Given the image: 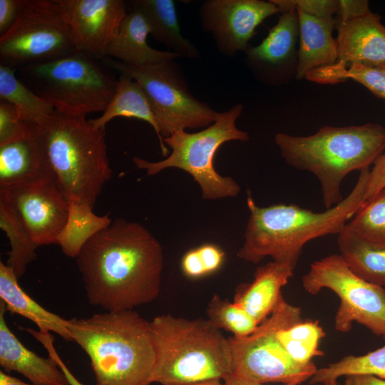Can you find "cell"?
<instances>
[{
	"mask_svg": "<svg viewBox=\"0 0 385 385\" xmlns=\"http://www.w3.org/2000/svg\"><path fill=\"white\" fill-rule=\"evenodd\" d=\"M0 385H34L29 384L19 380L17 378L11 376V375L6 374L3 371H0Z\"/></svg>",
	"mask_w": 385,
	"mask_h": 385,
	"instance_id": "cell-43",
	"label": "cell"
},
{
	"mask_svg": "<svg viewBox=\"0 0 385 385\" xmlns=\"http://www.w3.org/2000/svg\"><path fill=\"white\" fill-rule=\"evenodd\" d=\"M76 50L59 0H23L15 23L0 37L1 64L13 68L46 62Z\"/></svg>",
	"mask_w": 385,
	"mask_h": 385,
	"instance_id": "cell-11",
	"label": "cell"
},
{
	"mask_svg": "<svg viewBox=\"0 0 385 385\" xmlns=\"http://www.w3.org/2000/svg\"><path fill=\"white\" fill-rule=\"evenodd\" d=\"M276 4L281 13L291 9L302 11L319 18L334 17L337 14L339 1L335 0H271Z\"/></svg>",
	"mask_w": 385,
	"mask_h": 385,
	"instance_id": "cell-37",
	"label": "cell"
},
{
	"mask_svg": "<svg viewBox=\"0 0 385 385\" xmlns=\"http://www.w3.org/2000/svg\"><path fill=\"white\" fill-rule=\"evenodd\" d=\"M224 251L217 245L207 243L188 251L181 259V270L188 278L199 279L215 273L225 260Z\"/></svg>",
	"mask_w": 385,
	"mask_h": 385,
	"instance_id": "cell-35",
	"label": "cell"
},
{
	"mask_svg": "<svg viewBox=\"0 0 385 385\" xmlns=\"http://www.w3.org/2000/svg\"><path fill=\"white\" fill-rule=\"evenodd\" d=\"M99 59L76 50L46 62L21 67L34 92L59 113L86 117L104 112L116 91L118 79Z\"/></svg>",
	"mask_w": 385,
	"mask_h": 385,
	"instance_id": "cell-7",
	"label": "cell"
},
{
	"mask_svg": "<svg viewBox=\"0 0 385 385\" xmlns=\"http://www.w3.org/2000/svg\"><path fill=\"white\" fill-rule=\"evenodd\" d=\"M126 3L129 10H138L143 14L155 40L180 57L200 56L197 48L181 34L173 0H133Z\"/></svg>",
	"mask_w": 385,
	"mask_h": 385,
	"instance_id": "cell-24",
	"label": "cell"
},
{
	"mask_svg": "<svg viewBox=\"0 0 385 385\" xmlns=\"http://www.w3.org/2000/svg\"><path fill=\"white\" fill-rule=\"evenodd\" d=\"M99 60L140 84L149 100L163 139L186 128H207L219 115L194 97L180 66L174 60L145 66L130 65L106 56Z\"/></svg>",
	"mask_w": 385,
	"mask_h": 385,
	"instance_id": "cell-9",
	"label": "cell"
},
{
	"mask_svg": "<svg viewBox=\"0 0 385 385\" xmlns=\"http://www.w3.org/2000/svg\"><path fill=\"white\" fill-rule=\"evenodd\" d=\"M29 125L24 123L17 109L11 103L0 101V145L24 138Z\"/></svg>",
	"mask_w": 385,
	"mask_h": 385,
	"instance_id": "cell-36",
	"label": "cell"
},
{
	"mask_svg": "<svg viewBox=\"0 0 385 385\" xmlns=\"http://www.w3.org/2000/svg\"><path fill=\"white\" fill-rule=\"evenodd\" d=\"M299 26L297 9L282 13L277 23L257 46L245 51V62L255 76L265 83L284 81L297 61Z\"/></svg>",
	"mask_w": 385,
	"mask_h": 385,
	"instance_id": "cell-16",
	"label": "cell"
},
{
	"mask_svg": "<svg viewBox=\"0 0 385 385\" xmlns=\"http://www.w3.org/2000/svg\"><path fill=\"white\" fill-rule=\"evenodd\" d=\"M117 117L133 118L148 123L155 130L158 138L163 156H167L168 149L160 135V128L149 100L140 84L124 74H120L115 93L102 115L90 123L97 128L105 129L106 125Z\"/></svg>",
	"mask_w": 385,
	"mask_h": 385,
	"instance_id": "cell-25",
	"label": "cell"
},
{
	"mask_svg": "<svg viewBox=\"0 0 385 385\" xmlns=\"http://www.w3.org/2000/svg\"><path fill=\"white\" fill-rule=\"evenodd\" d=\"M0 227L6 234L11 246L6 265L19 279L27 266L36 259V250L39 245L32 240L9 201L1 194Z\"/></svg>",
	"mask_w": 385,
	"mask_h": 385,
	"instance_id": "cell-30",
	"label": "cell"
},
{
	"mask_svg": "<svg viewBox=\"0 0 385 385\" xmlns=\"http://www.w3.org/2000/svg\"><path fill=\"white\" fill-rule=\"evenodd\" d=\"M336 38L335 68L351 63H385V26L381 16L370 12L345 21H339Z\"/></svg>",
	"mask_w": 385,
	"mask_h": 385,
	"instance_id": "cell-17",
	"label": "cell"
},
{
	"mask_svg": "<svg viewBox=\"0 0 385 385\" xmlns=\"http://www.w3.org/2000/svg\"><path fill=\"white\" fill-rule=\"evenodd\" d=\"M274 142L285 162L313 173L320 183L323 203L332 208L343 200L341 185L354 170L374 165L385 150V128L361 125L322 127L308 136L278 133Z\"/></svg>",
	"mask_w": 385,
	"mask_h": 385,
	"instance_id": "cell-5",
	"label": "cell"
},
{
	"mask_svg": "<svg viewBox=\"0 0 385 385\" xmlns=\"http://www.w3.org/2000/svg\"><path fill=\"white\" fill-rule=\"evenodd\" d=\"M207 319L217 329H224L235 337H246L257 328L259 324L234 302L214 294L206 310Z\"/></svg>",
	"mask_w": 385,
	"mask_h": 385,
	"instance_id": "cell-34",
	"label": "cell"
},
{
	"mask_svg": "<svg viewBox=\"0 0 385 385\" xmlns=\"http://www.w3.org/2000/svg\"><path fill=\"white\" fill-rule=\"evenodd\" d=\"M354 374H370L385 380V344L364 355H349L317 369L309 384L335 382L339 377Z\"/></svg>",
	"mask_w": 385,
	"mask_h": 385,
	"instance_id": "cell-31",
	"label": "cell"
},
{
	"mask_svg": "<svg viewBox=\"0 0 385 385\" xmlns=\"http://www.w3.org/2000/svg\"><path fill=\"white\" fill-rule=\"evenodd\" d=\"M302 284L312 295L323 288L338 295L340 304L334 317L337 331L349 332L356 322L385 337V289L357 276L341 255H330L312 262Z\"/></svg>",
	"mask_w": 385,
	"mask_h": 385,
	"instance_id": "cell-12",
	"label": "cell"
},
{
	"mask_svg": "<svg viewBox=\"0 0 385 385\" xmlns=\"http://www.w3.org/2000/svg\"><path fill=\"white\" fill-rule=\"evenodd\" d=\"M370 12L369 3L366 0H339L337 14H338L337 19L339 21H345L366 15Z\"/></svg>",
	"mask_w": 385,
	"mask_h": 385,
	"instance_id": "cell-41",
	"label": "cell"
},
{
	"mask_svg": "<svg viewBox=\"0 0 385 385\" xmlns=\"http://www.w3.org/2000/svg\"><path fill=\"white\" fill-rule=\"evenodd\" d=\"M282 296L271 314L251 334L227 338L232 375L259 384L281 382L299 385L317 371L313 362L294 361L277 337L281 324L295 309Z\"/></svg>",
	"mask_w": 385,
	"mask_h": 385,
	"instance_id": "cell-10",
	"label": "cell"
},
{
	"mask_svg": "<svg viewBox=\"0 0 385 385\" xmlns=\"http://www.w3.org/2000/svg\"><path fill=\"white\" fill-rule=\"evenodd\" d=\"M306 78L324 83L351 79L363 85L376 96L385 99V63H351L343 68L327 66L312 71Z\"/></svg>",
	"mask_w": 385,
	"mask_h": 385,
	"instance_id": "cell-32",
	"label": "cell"
},
{
	"mask_svg": "<svg viewBox=\"0 0 385 385\" xmlns=\"http://www.w3.org/2000/svg\"><path fill=\"white\" fill-rule=\"evenodd\" d=\"M15 68L0 64V98L14 105L21 120L36 125L55 112L54 107L15 76Z\"/></svg>",
	"mask_w": 385,
	"mask_h": 385,
	"instance_id": "cell-29",
	"label": "cell"
},
{
	"mask_svg": "<svg viewBox=\"0 0 385 385\" xmlns=\"http://www.w3.org/2000/svg\"><path fill=\"white\" fill-rule=\"evenodd\" d=\"M43 180L54 179L29 126L24 138L0 145V188Z\"/></svg>",
	"mask_w": 385,
	"mask_h": 385,
	"instance_id": "cell-22",
	"label": "cell"
},
{
	"mask_svg": "<svg viewBox=\"0 0 385 385\" xmlns=\"http://www.w3.org/2000/svg\"><path fill=\"white\" fill-rule=\"evenodd\" d=\"M296 9L299 35L295 77L301 80L313 71L337 63V43L332 32L339 21L334 17H316Z\"/></svg>",
	"mask_w": 385,
	"mask_h": 385,
	"instance_id": "cell-19",
	"label": "cell"
},
{
	"mask_svg": "<svg viewBox=\"0 0 385 385\" xmlns=\"http://www.w3.org/2000/svg\"><path fill=\"white\" fill-rule=\"evenodd\" d=\"M178 385H224V383H222L221 381L217 380V381H204V382L195 383V384H178Z\"/></svg>",
	"mask_w": 385,
	"mask_h": 385,
	"instance_id": "cell-45",
	"label": "cell"
},
{
	"mask_svg": "<svg viewBox=\"0 0 385 385\" xmlns=\"http://www.w3.org/2000/svg\"><path fill=\"white\" fill-rule=\"evenodd\" d=\"M93 208L87 203L69 200L66 222L56 239V245L66 256L76 258L93 236L112 223L108 215H98Z\"/></svg>",
	"mask_w": 385,
	"mask_h": 385,
	"instance_id": "cell-27",
	"label": "cell"
},
{
	"mask_svg": "<svg viewBox=\"0 0 385 385\" xmlns=\"http://www.w3.org/2000/svg\"><path fill=\"white\" fill-rule=\"evenodd\" d=\"M26 331L46 348L48 356L56 362L63 372L69 385H84L73 374L58 355L54 346V337L50 332L36 331L31 328H28Z\"/></svg>",
	"mask_w": 385,
	"mask_h": 385,
	"instance_id": "cell-38",
	"label": "cell"
},
{
	"mask_svg": "<svg viewBox=\"0 0 385 385\" xmlns=\"http://www.w3.org/2000/svg\"><path fill=\"white\" fill-rule=\"evenodd\" d=\"M346 227L359 239L385 247V188L364 201Z\"/></svg>",
	"mask_w": 385,
	"mask_h": 385,
	"instance_id": "cell-33",
	"label": "cell"
},
{
	"mask_svg": "<svg viewBox=\"0 0 385 385\" xmlns=\"http://www.w3.org/2000/svg\"><path fill=\"white\" fill-rule=\"evenodd\" d=\"M384 188H385V154L381 155L376 159L370 170L364 201L371 199Z\"/></svg>",
	"mask_w": 385,
	"mask_h": 385,
	"instance_id": "cell-39",
	"label": "cell"
},
{
	"mask_svg": "<svg viewBox=\"0 0 385 385\" xmlns=\"http://www.w3.org/2000/svg\"><path fill=\"white\" fill-rule=\"evenodd\" d=\"M369 173V168L360 170L347 197L322 212L282 203L259 207L248 193L250 213L245 242L237 256L255 264L271 257L274 262L294 270L306 243L325 235H339L345 228L364 202Z\"/></svg>",
	"mask_w": 385,
	"mask_h": 385,
	"instance_id": "cell-2",
	"label": "cell"
},
{
	"mask_svg": "<svg viewBox=\"0 0 385 385\" xmlns=\"http://www.w3.org/2000/svg\"><path fill=\"white\" fill-rule=\"evenodd\" d=\"M72 30L76 50L98 59L126 14L123 0H59Z\"/></svg>",
	"mask_w": 385,
	"mask_h": 385,
	"instance_id": "cell-15",
	"label": "cell"
},
{
	"mask_svg": "<svg viewBox=\"0 0 385 385\" xmlns=\"http://www.w3.org/2000/svg\"><path fill=\"white\" fill-rule=\"evenodd\" d=\"M39 246L56 244L68 213L69 200L53 180L0 188Z\"/></svg>",
	"mask_w": 385,
	"mask_h": 385,
	"instance_id": "cell-14",
	"label": "cell"
},
{
	"mask_svg": "<svg viewBox=\"0 0 385 385\" xmlns=\"http://www.w3.org/2000/svg\"><path fill=\"white\" fill-rule=\"evenodd\" d=\"M344 385H385V380L370 374H354L346 376Z\"/></svg>",
	"mask_w": 385,
	"mask_h": 385,
	"instance_id": "cell-42",
	"label": "cell"
},
{
	"mask_svg": "<svg viewBox=\"0 0 385 385\" xmlns=\"http://www.w3.org/2000/svg\"><path fill=\"white\" fill-rule=\"evenodd\" d=\"M337 242L341 256L357 276L385 287V247L359 239L346 227L338 235Z\"/></svg>",
	"mask_w": 385,
	"mask_h": 385,
	"instance_id": "cell-28",
	"label": "cell"
},
{
	"mask_svg": "<svg viewBox=\"0 0 385 385\" xmlns=\"http://www.w3.org/2000/svg\"><path fill=\"white\" fill-rule=\"evenodd\" d=\"M14 271L0 262V297L6 311L19 314L33 322L41 332H53L68 342H72L67 328V319L52 313L27 294L18 283Z\"/></svg>",
	"mask_w": 385,
	"mask_h": 385,
	"instance_id": "cell-23",
	"label": "cell"
},
{
	"mask_svg": "<svg viewBox=\"0 0 385 385\" xmlns=\"http://www.w3.org/2000/svg\"><path fill=\"white\" fill-rule=\"evenodd\" d=\"M29 126L63 195L93 207L113 174L105 129L94 127L86 117L56 111Z\"/></svg>",
	"mask_w": 385,
	"mask_h": 385,
	"instance_id": "cell-4",
	"label": "cell"
},
{
	"mask_svg": "<svg viewBox=\"0 0 385 385\" xmlns=\"http://www.w3.org/2000/svg\"><path fill=\"white\" fill-rule=\"evenodd\" d=\"M150 327L155 354L152 383L224 381L232 375L227 338L207 319L161 314Z\"/></svg>",
	"mask_w": 385,
	"mask_h": 385,
	"instance_id": "cell-6",
	"label": "cell"
},
{
	"mask_svg": "<svg viewBox=\"0 0 385 385\" xmlns=\"http://www.w3.org/2000/svg\"><path fill=\"white\" fill-rule=\"evenodd\" d=\"M278 13L279 9L271 0H206L199 17L202 30L212 34L218 51L232 57L245 52L256 28Z\"/></svg>",
	"mask_w": 385,
	"mask_h": 385,
	"instance_id": "cell-13",
	"label": "cell"
},
{
	"mask_svg": "<svg viewBox=\"0 0 385 385\" xmlns=\"http://www.w3.org/2000/svg\"><path fill=\"white\" fill-rule=\"evenodd\" d=\"M315 385H341V384H339L337 381H335V382L319 384H315Z\"/></svg>",
	"mask_w": 385,
	"mask_h": 385,
	"instance_id": "cell-46",
	"label": "cell"
},
{
	"mask_svg": "<svg viewBox=\"0 0 385 385\" xmlns=\"http://www.w3.org/2000/svg\"><path fill=\"white\" fill-rule=\"evenodd\" d=\"M72 342L89 357L96 385H150L155 354L150 322L132 310L67 319Z\"/></svg>",
	"mask_w": 385,
	"mask_h": 385,
	"instance_id": "cell-3",
	"label": "cell"
},
{
	"mask_svg": "<svg viewBox=\"0 0 385 385\" xmlns=\"http://www.w3.org/2000/svg\"><path fill=\"white\" fill-rule=\"evenodd\" d=\"M149 25L141 12L130 9L108 43L104 56L133 66H145L180 57L173 51H158L147 41Z\"/></svg>",
	"mask_w": 385,
	"mask_h": 385,
	"instance_id": "cell-20",
	"label": "cell"
},
{
	"mask_svg": "<svg viewBox=\"0 0 385 385\" xmlns=\"http://www.w3.org/2000/svg\"><path fill=\"white\" fill-rule=\"evenodd\" d=\"M224 385H265L264 384H259L253 381H250L234 375H231L224 381ZM292 385V384H284Z\"/></svg>",
	"mask_w": 385,
	"mask_h": 385,
	"instance_id": "cell-44",
	"label": "cell"
},
{
	"mask_svg": "<svg viewBox=\"0 0 385 385\" xmlns=\"http://www.w3.org/2000/svg\"><path fill=\"white\" fill-rule=\"evenodd\" d=\"M325 332L318 320H304L302 309L297 307L277 331V337L288 355L296 362L306 365L314 356H323L320 340Z\"/></svg>",
	"mask_w": 385,
	"mask_h": 385,
	"instance_id": "cell-26",
	"label": "cell"
},
{
	"mask_svg": "<svg viewBox=\"0 0 385 385\" xmlns=\"http://www.w3.org/2000/svg\"><path fill=\"white\" fill-rule=\"evenodd\" d=\"M5 304L0 302V364L6 371H17L34 385H69L51 358L37 355L12 333L5 320Z\"/></svg>",
	"mask_w": 385,
	"mask_h": 385,
	"instance_id": "cell-18",
	"label": "cell"
},
{
	"mask_svg": "<svg viewBox=\"0 0 385 385\" xmlns=\"http://www.w3.org/2000/svg\"><path fill=\"white\" fill-rule=\"evenodd\" d=\"M294 269L274 261L257 268L250 283L238 286L234 303L259 324L266 319L282 296L281 289L293 275Z\"/></svg>",
	"mask_w": 385,
	"mask_h": 385,
	"instance_id": "cell-21",
	"label": "cell"
},
{
	"mask_svg": "<svg viewBox=\"0 0 385 385\" xmlns=\"http://www.w3.org/2000/svg\"><path fill=\"white\" fill-rule=\"evenodd\" d=\"M23 0H0V34H5L15 23Z\"/></svg>",
	"mask_w": 385,
	"mask_h": 385,
	"instance_id": "cell-40",
	"label": "cell"
},
{
	"mask_svg": "<svg viewBox=\"0 0 385 385\" xmlns=\"http://www.w3.org/2000/svg\"><path fill=\"white\" fill-rule=\"evenodd\" d=\"M76 259L89 304L107 312L132 310L160 294L163 248L141 224L115 219Z\"/></svg>",
	"mask_w": 385,
	"mask_h": 385,
	"instance_id": "cell-1",
	"label": "cell"
},
{
	"mask_svg": "<svg viewBox=\"0 0 385 385\" xmlns=\"http://www.w3.org/2000/svg\"><path fill=\"white\" fill-rule=\"evenodd\" d=\"M243 106L235 104L228 111L219 113L216 120L196 133L178 130L164 138L172 152L158 162H150L134 157L133 160L148 175H154L168 168L188 173L200 186L203 199L213 200L235 197L240 192L239 185L230 177L220 175L215 169L214 158L218 148L230 140L247 141L248 133L236 126Z\"/></svg>",
	"mask_w": 385,
	"mask_h": 385,
	"instance_id": "cell-8",
	"label": "cell"
}]
</instances>
